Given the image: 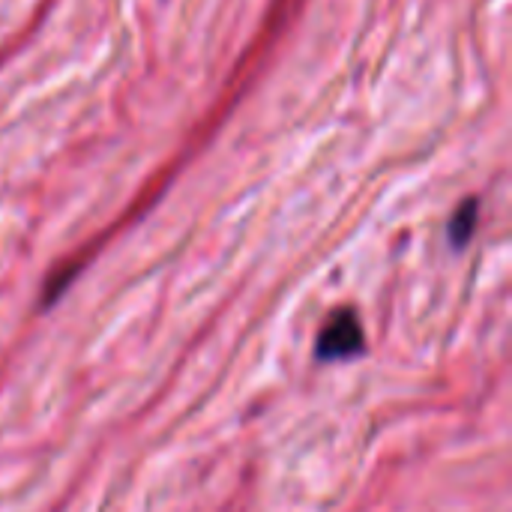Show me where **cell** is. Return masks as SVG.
<instances>
[{
  "instance_id": "7a4b0ae2",
  "label": "cell",
  "mask_w": 512,
  "mask_h": 512,
  "mask_svg": "<svg viewBox=\"0 0 512 512\" xmlns=\"http://www.w3.org/2000/svg\"><path fill=\"white\" fill-rule=\"evenodd\" d=\"M474 225H477V201L471 198V201H465V204L456 210V216L450 219V243H453L456 249H462V246L471 240Z\"/></svg>"
},
{
  "instance_id": "6da1fadb",
  "label": "cell",
  "mask_w": 512,
  "mask_h": 512,
  "mask_svg": "<svg viewBox=\"0 0 512 512\" xmlns=\"http://www.w3.org/2000/svg\"><path fill=\"white\" fill-rule=\"evenodd\" d=\"M363 348H366V336H363L357 315L351 309H342L321 330L315 351L321 360H348V357L363 354Z\"/></svg>"
}]
</instances>
